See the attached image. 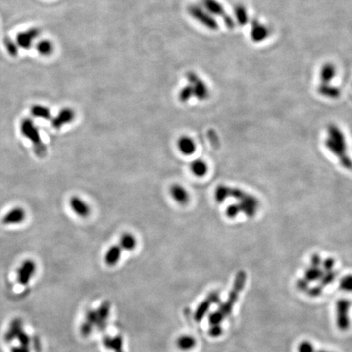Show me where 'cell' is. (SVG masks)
<instances>
[{"instance_id":"obj_1","label":"cell","mask_w":352,"mask_h":352,"mask_svg":"<svg viewBox=\"0 0 352 352\" xmlns=\"http://www.w3.org/2000/svg\"><path fill=\"white\" fill-rule=\"evenodd\" d=\"M247 273L244 271L237 272L235 277L233 289L228 295V300H226L221 306L209 316V334L213 337H218L222 333V323L226 318L232 314L235 304L237 303L239 299L240 294L242 292L247 282Z\"/></svg>"},{"instance_id":"obj_2","label":"cell","mask_w":352,"mask_h":352,"mask_svg":"<svg viewBox=\"0 0 352 352\" xmlns=\"http://www.w3.org/2000/svg\"><path fill=\"white\" fill-rule=\"evenodd\" d=\"M20 129L25 138L28 139L32 143L35 154L39 157L45 156L47 153L46 145L42 141L40 132L35 126V122L30 118H24L21 121Z\"/></svg>"},{"instance_id":"obj_3","label":"cell","mask_w":352,"mask_h":352,"mask_svg":"<svg viewBox=\"0 0 352 352\" xmlns=\"http://www.w3.org/2000/svg\"><path fill=\"white\" fill-rule=\"evenodd\" d=\"M350 300L348 299H339L336 302V324L340 331H348L350 328L351 321L349 311L351 307Z\"/></svg>"},{"instance_id":"obj_4","label":"cell","mask_w":352,"mask_h":352,"mask_svg":"<svg viewBox=\"0 0 352 352\" xmlns=\"http://www.w3.org/2000/svg\"><path fill=\"white\" fill-rule=\"evenodd\" d=\"M338 273L339 272L335 270L331 272H325V275L323 276L322 278L320 279L316 286L308 288V290L306 291V295H308L309 297H319L322 294L325 288L335 281V279L339 275Z\"/></svg>"},{"instance_id":"obj_5","label":"cell","mask_w":352,"mask_h":352,"mask_svg":"<svg viewBox=\"0 0 352 352\" xmlns=\"http://www.w3.org/2000/svg\"><path fill=\"white\" fill-rule=\"evenodd\" d=\"M36 271L35 262L30 259L24 261L17 270V281L22 286H26L30 283L34 274Z\"/></svg>"},{"instance_id":"obj_6","label":"cell","mask_w":352,"mask_h":352,"mask_svg":"<svg viewBox=\"0 0 352 352\" xmlns=\"http://www.w3.org/2000/svg\"><path fill=\"white\" fill-rule=\"evenodd\" d=\"M40 35V30L38 28H30L29 30L19 33L16 35V44L23 49H30L33 43Z\"/></svg>"},{"instance_id":"obj_7","label":"cell","mask_w":352,"mask_h":352,"mask_svg":"<svg viewBox=\"0 0 352 352\" xmlns=\"http://www.w3.org/2000/svg\"><path fill=\"white\" fill-rule=\"evenodd\" d=\"M74 118H75V113L72 108H62L57 113V115L51 118V126L55 129H60L65 125L73 122Z\"/></svg>"},{"instance_id":"obj_8","label":"cell","mask_w":352,"mask_h":352,"mask_svg":"<svg viewBox=\"0 0 352 352\" xmlns=\"http://www.w3.org/2000/svg\"><path fill=\"white\" fill-rule=\"evenodd\" d=\"M69 206L81 218H88L91 214L90 206L80 198L74 196L69 199Z\"/></svg>"},{"instance_id":"obj_9","label":"cell","mask_w":352,"mask_h":352,"mask_svg":"<svg viewBox=\"0 0 352 352\" xmlns=\"http://www.w3.org/2000/svg\"><path fill=\"white\" fill-rule=\"evenodd\" d=\"M219 300V295L216 293H212L205 299L199 305L198 308L195 312V320L197 321H201L203 318L205 317V315L207 314L209 311V307L212 304L215 303Z\"/></svg>"},{"instance_id":"obj_10","label":"cell","mask_w":352,"mask_h":352,"mask_svg":"<svg viewBox=\"0 0 352 352\" xmlns=\"http://www.w3.org/2000/svg\"><path fill=\"white\" fill-rule=\"evenodd\" d=\"M26 211L22 208L16 207L7 212L2 218V223L11 225L22 223L26 219Z\"/></svg>"},{"instance_id":"obj_11","label":"cell","mask_w":352,"mask_h":352,"mask_svg":"<svg viewBox=\"0 0 352 352\" xmlns=\"http://www.w3.org/2000/svg\"><path fill=\"white\" fill-rule=\"evenodd\" d=\"M23 321L21 319L16 318L11 321L9 328L4 334V340L7 343H11L14 339H16L21 332L23 331Z\"/></svg>"},{"instance_id":"obj_12","label":"cell","mask_w":352,"mask_h":352,"mask_svg":"<svg viewBox=\"0 0 352 352\" xmlns=\"http://www.w3.org/2000/svg\"><path fill=\"white\" fill-rule=\"evenodd\" d=\"M170 193L173 199L180 205H186L189 201V192L180 184H173L170 187Z\"/></svg>"},{"instance_id":"obj_13","label":"cell","mask_w":352,"mask_h":352,"mask_svg":"<svg viewBox=\"0 0 352 352\" xmlns=\"http://www.w3.org/2000/svg\"><path fill=\"white\" fill-rule=\"evenodd\" d=\"M109 311H110V305L108 302H105L99 306V308L96 311L97 316L96 328L100 330L105 329L106 323H107V320H108V315H109Z\"/></svg>"},{"instance_id":"obj_14","label":"cell","mask_w":352,"mask_h":352,"mask_svg":"<svg viewBox=\"0 0 352 352\" xmlns=\"http://www.w3.org/2000/svg\"><path fill=\"white\" fill-rule=\"evenodd\" d=\"M177 146L180 152L186 156L194 154L197 148L194 140L188 136H180L178 140Z\"/></svg>"},{"instance_id":"obj_15","label":"cell","mask_w":352,"mask_h":352,"mask_svg":"<svg viewBox=\"0 0 352 352\" xmlns=\"http://www.w3.org/2000/svg\"><path fill=\"white\" fill-rule=\"evenodd\" d=\"M325 273V271L320 267V266L311 264V266L306 270L302 279L310 285L311 282L320 281Z\"/></svg>"},{"instance_id":"obj_16","label":"cell","mask_w":352,"mask_h":352,"mask_svg":"<svg viewBox=\"0 0 352 352\" xmlns=\"http://www.w3.org/2000/svg\"><path fill=\"white\" fill-rule=\"evenodd\" d=\"M122 247L119 245H114L108 249L104 256V261L105 263L108 266H114L119 262L120 258L122 255Z\"/></svg>"},{"instance_id":"obj_17","label":"cell","mask_w":352,"mask_h":352,"mask_svg":"<svg viewBox=\"0 0 352 352\" xmlns=\"http://www.w3.org/2000/svg\"><path fill=\"white\" fill-rule=\"evenodd\" d=\"M190 170L197 177H203L207 174V164L201 159H196L190 164Z\"/></svg>"},{"instance_id":"obj_18","label":"cell","mask_w":352,"mask_h":352,"mask_svg":"<svg viewBox=\"0 0 352 352\" xmlns=\"http://www.w3.org/2000/svg\"><path fill=\"white\" fill-rule=\"evenodd\" d=\"M136 245L137 242L136 237H134L133 234L131 233H124L120 238L119 246L124 251H133L134 249L136 248Z\"/></svg>"},{"instance_id":"obj_19","label":"cell","mask_w":352,"mask_h":352,"mask_svg":"<svg viewBox=\"0 0 352 352\" xmlns=\"http://www.w3.org/2000/svg\"><path fill=\"white\" fill-rule=\"evenodd\" d=\"M30 113L34 117L44 120H51V111L45 106L35 104L30 108Z\"/></svg>"},{"instance_id":"obj_20","label":"cell","mask_w":352,"mask_h":352,"mask_svg":"<svg viewBox=\"0 0 352 352\" xmlns=\"http://www.w3.org/2000/svg\"><path fill=\"white\" fill-rule=\"evenodd\" d=\"M36 50L43 56H49L51 55L54 51V45L50 40L43 39L38 42L36 44Z\"/></svg>"},{"instance_id":"obj_21","label":"cell","mask_w":352,"mask_h":352,"mask_svg":"<svg viewBox=\"0 0 352 352\" xmlns=\"http://www.w3.org/2000/svg\"><path fill=\"white\" fill-rule=\"evenodd\" d=\"M104 344L106 348H110L116 352H122V341L120 337H116V338L107 337L104 339Z\"/></svg>"},{"instance_id":"obj_22","label":"cell","mask_w":352,"mask_h":352,"mask_svg":"<svg viewBox=\"0 0 352 352\" xmlns=\"http://www.w3.org/2000/svg\"><path fill=\"white\" fill-rule=\"evenodd\" d=\"M195 344V339L190 336L181 337L177 342L178 347L184 351L190 350L194 348Z\"/></svg>"},{"instance_id":"obj_23","label":"cell","mask_w":352,"mask_h":352,"mask_svg":"<svg viewBox=\"0 0 352 352\" xmlns=\"http://www.w3.org/2000/svg\"><path fill=\"white\" fill-rule=\"evenodd\" d=\"M298 352H332L329 351L317 349L309 341H302L299 344L297 348Z\"/></svg>"},{"instance_id":"obj_24","label":"cell","mask_w":352,"mask_h":352,"mask_svg":"<svg viewBox=\"0 0 352 352\" xmlns=\"http://www.w3.org/2000/svg\"><path fill=\"white\" fill-rule=\"evenodd\" d=\"M3 44L7 49V52L12 56H16L18 54V45L10 37H5Z\"/></svg>"},{"instance_id":"obj_25","label":"cell","mask_w":352,"mask_h":352,"mask_svg":"<svg viewBox=\"0 0 352 352\" xmlns=\"http://www.w3.org/2000/svg\"><path fill=\"white\" fill-rule=\"evenodd\" d=\"M215 199L219 203L223 202L228 197H230V188L220 185L218 187L215 191Z\"/></svg>"},{"instance_id":"obj_26","label":"cell","mask_w":352,"mask_h":352,"mask_svg":"<svg viewBox=\"0 0 352 352\" xmlns=\"http://www.w3.org/2000/svg\"><path fill=\"white\" fill-rule=\"evenodd\" d=\"M339 289L345 292L352 293V274L343 276L339 281Z\"/></svg>"},{"instance_id":"obj_27","label":"cell","mask_w":352,"mask_h":352,"mask_svg":"<svg viewBox=\"0 0 352 352\" xmlns=\"http://www.w3.org/2000/svg\"><path fill=\"white\" fill-rule=\"evenodd\" d=\"M242 211H241V208H240L239 205L232 204V205H228L227 209H226V215L229 219H234Z\"/></svg>"},{"instance_id":"obj_28","label":"cell","mask_w":352,"mask_h":352,"mask_svg":"<svg viewBox=\"0 0 352 352\" xmlns=\"http://www.w3.org/2000/svg\"><path fill=\"white\" fill-rule=\"evenodd\" d=\"M16 339L18 340L20 345L30 347V343H31V338H30V335L24 331V330L20 333V334L17 336Z\"/></svg>"},{"instance_id":"obj_29","label":"cell","mask_w":352,"mask_h":352,"mask_svg":"<svg viewBox=\"0 0 352 352\" xmlns=\"http://www.w3.org/2000/svg\"><path fill=\"white\" fill-rule=\"evenodd\" d=\"M208 134H209V141L211 142L212 145H215V146L219 145V137L217 136L216 132H214L213 130H210Z\"/></svg>"},{"instance_id":"obj_30","label":"cell","mask_w":352,"mask_h":352,"mask_svg":"<svg viewBox=\"0 0 352 352\" xmlns=\"http://www.w3.org/2000/svg\"><path fill=\"white\" fill-rule=\"evenodd\" d=\"M11 352H30V348L22 345L16 346L12 348Z\"/></svg>"}]
</instances>
